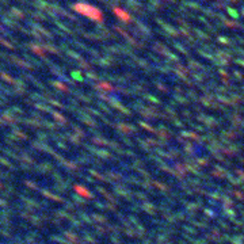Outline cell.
<instances>
[{
    "label": "cell",
    "mask_w": 244,
    "mask_h": 244,
    "mask_svg": "<svg viewBox=\"0 0 244 244\" xmlns=\"http://www.w3.org/2000/svg\"><path fill=\"white\" fill-rule=\"evenodd\" d=\"M81 14L87 15L88 18H92L95 19V21H102V14H100V11L98 10L96 7H94V6H90V4H77L76 7Z\"/></svg>",
    "instance_id": "6da1fadb"
}]
</instances>
